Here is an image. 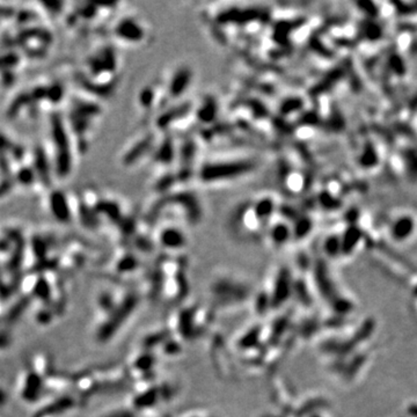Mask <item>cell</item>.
I'll return each instance as SVG.
<instances>
[{
    "label": "cell",
    "mask_w": 417,
    "mask_h": 417,
    "mask_svg": "<svg viewBox=\"0 0 417 417\" xmlns=\"http://www.w3.org/2000/svg\"><path fill=\"white\" fill-rule=\"evenodd\" d=\"M257 167V161L250 158H234L206 163L200 168L198 174L203 183H227L250 175Z\"/></svg>",
    "instance_id": "1"
},
{
    "label": "cell",
    "mask_w": 417,
    "mask_h": 417,
    "mask_svg": "<svg viewBox=\"0 0 417 417\" xmlns=\"http://www.w3.org/2000/svg\"><path fill=\"white\" fill-rule=\"evenodd\" d=\"M111 35L123 44L140 45L148 40V28L140 19L124 15L114 22L111 28Z\"/></svg>",
    "instance_id": "2"
},
{
    "label": "cell",
    "mask_w": 417,
    "mask_h": 417,
    "mask_svg": "<svg viewBox=\"0 0 417 417\" xmlns=\"http://www.w3.org/2000/svg\"><path fill=\"white\" fill-rule=\"evenodd\" d=\"M194 79V73L189 66H180L174 71L167 83L165 94L168 101L177 100L186 94Z\"/></svg>",
    "instance_id": "3"
},
{
    "label": "cell",
    "mask_w": 417,
    "mask_h": 417,
    "mask_svg": "<svg viewBox=\"0 0 417 417\" xmlns=\"http://www.w3.org/2000/svg\"><path fill=\"white\" fill-rule=\"evenodd\" d=\"M218 105L213 98H205L198 107H194V122L202 123L203 125L212 124L217 121Z\"/></svg>",
    "instance_id": "4"
},
{
    "label": "cell",
    "mask_w": 417,
    "mask_h": 417,
    "mask_svg": "<svg viewBox=\"0 0 417 417\" xmlns=\"http://www.w3.org/2000/svg\"><path fill=\"white\" fill-rule=\"evenodd\" d=\"M251 205H253L254 211L256 213L261 225L269 222L277 211L276 200L271 195L260 196L254 202H251Z\"/></svg>",
    "instance_id": "5"
},
{
    "label": "cell",
    "mask_w": 417,
    "mask_h": 417,
    "mask_svg": "<svg viewBox=\"0 0 417 417\" xmlns=\"http://www.w3.org/2000/svg\"><path fill=\"white\" fill-rule=\"evenodd\" d=\"M284 187L289 193L298 194L302 192L305 187V177L304 174L297 169L286 170L285 176H284Z\"/></svg>",
    "instance_id": "6"
},
{
    "label": "cell",
    "mask_w": 417,
    "mask_h": 417,
    "mask_svg": "<svg viewBox=\"0 0 417 417\" xmlns=\"http://www.w3.org/2000/svg\"><path fill=\"white\" fill-rule=\"evenodd\" d=\"M161 242L165 246H169V247H179L183 245L184 235L179 227L175 226H166L161 231Z\"/></svg>",
    "instance_id": "7"
},
{
    "label": "cell",
    "mask_w": 417,
    "mask_h": 417,
    "mask_svg": "<svg viewBox=\"0 0 417 417\" xmlns=\"http://www.w3.org/2000/svg\"><path fill=\"white\" fill-rule=\"evenodd\" d=\"M271 237L274 239V242H276V244H282V242H285V240L287 238H289V235L291 234V227L289 225V222H286V221H284V219H279V221L275 222V224L271 226Z\"/></svg>",
    "instance_id": "8"
},
{
    "label": "cell",
    "mask_w": 417,
    "mask_h": 417,
    "mask_svg": "<svg viewBox=\"0 0 417 417\" xmlns=\"http://www.w3.org/2000/svg\"><path fill=\"white\" fill-rule=\"evenodd\" d=\"M413 221L410 218L403 217L399 219L395 222V225H394L393 227V234L395 235L396 238H406L407 235L410 234V232L413 231Z\"/></svg>",
    "instance_id": "9"
},
{
    "label": "cell",
    "mask_w": 417,
    "mask_h": 417,
    "mask_svg": "<svg viewBox=\"0 0 417 417\" xmlns=\"http://www.w3.org/2000/svg\"><path fill=\"white\" fill-rule=\"evenodd\" d=\"M363 161L364 165H366V166H372V165L377 161V154L376 151H374V148L372 146H368L366 147V150H365V153L363 156Z\"/></svg>",
    "instance_id": "10"
}]
</instances>
